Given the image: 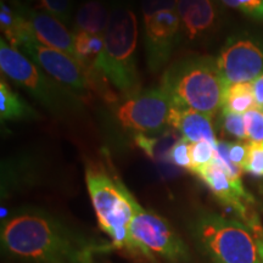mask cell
<instances>
[{
    "label": "cell",
    "mask_w": 263,
    "mask_h": 263,
    "mask_svg": "<svg viewBox=\"0 0 263 263\" xmlns=\"http://www.w3.org/2000/svg\"><path fill=\"white\" fill-rule=\"evenodd\" d=\"M168 126L182 134L183 138L190 143H199V141H210L217 144L215 128H213L212 117L192 108L184 107H171Z\"/></svg>",
    "instance_id": "5bb4252c"
},
{
    "label": "cell",
    "mask_w": 263,
    "mask_h": 263,
    "mask_svg": "<svg viewBox=\"0 0 263 263\" xmlns=\"http://www.w3.org/2000/svg\"><path fill=\"white\" fill-rule=\"evenodd\" d=\"M242 170L252 176L263 177V143H249V153Z\"/></svg>",
    "instance_id": "d4e9b609"
},
{
    "label": "cell",
    "mask_w": 263,
    "mask_h": 263,
    "mask_svg": "<svg viewBox=\"0 0 263 263\" xmlns=\"http://www.w3.org/2000/svg\"><path fill=\"white\" fill-rule=\"evenodd\" d=\"M221 126L222 129L224 130L227 134H229V136L238 138L240 140L248 139L244 115L229 112V111L222 110Z\"/></svg>",
    "instance_id": "7402d4cb"
},
{
    "label": "cell",
    "mask_w": 263,
    "mask_h": 263,
    "mask_svg": "<svg viewBox=\"0 0 263 263\" xmlns=\"http://www.w3.org/2000/svg\"><path fill=\"white\" fill-rule=\"evenodd\" d=\"M29 2L60 20L62 24L70 25L72 22V10H73L72 0H29Z\"/></svg>",
    "instance_id": "ffe728a7"
},
{
    "label": "cell",
    "mask_w": 263,
    "mask_h": 263,
    "mask_svg": "<svg viewBox=\"0 0 263 263\" xmlns=\"http://www.w3.org/2000/svg\"><path fill=\"white\" fill-rule=\"evenodd\" d=\"M252 89L258 110L263 111V73L252 82Z\"/></svg>",
    "instance_id": "f1b7e54d"
},
{
    "label": "cell",
    "mask_w": 263,
    "mask_h": 263,
    "mask_svg": "<svg viewBox=\"0 0 263 263\" xmlns=\"http://www.w3.org/2000/svg\"><path fill=\"white\" fill-rule=\"evenodd\" d=\"M144 45L150 70L160 71L168 64L179 42L182 24L177 9L143 12Z\"/></svg>",
    "instance_id": "30bf717a"
},
{
    "label": "cell",
    "mask_w": 263,
    "mask_h": 263,
    "mask_svg": "<svg viewBox=\"0 0 263 263\" xmlns=\"http://www.w3.org/2000/svg\"><path fill=\"white\" fill-rule=\"evenodd\" d=\"M73 34L77 61L81 66L95 65L105 48L104 35L91 34L87 32H76Z\"/></svg>",
    "instance_id": "d6986e66"
},
{
    "label": "cell",
    "mask_w": 263,
    "mask_h": 263,
    "mask_svg": "<svg viewBox=\"0 0 263 263\" xmlns=\"http://www.w3.org/2000/svg\"><path fill=\"white\" fill-rule=\"evenodd\" d=\"M160 88L172 106L192 108L213 117L222 108L227 85L217 68L216 59L188 55L168 66Z\"/></svg>",
    "instance_id": "7a4b0ae2"
},
{
    "label": "cell",
    "mask_w": 263,
    "mask_h": 263,
    "mask_svg": "<svg viewBox=\"0 0 263 263\" xmlns=\"http://www.w3.org/2000/svg\"><path fill=\"white\" fill-rule=\"evenodd\" d=\"M15 49L21 51L51 78L80 95L84 101L90 98L89 82L76 59L57 49L43 45L33 32L26 34Z\"/></svg>",
    "instance_id": "ba28073f"
},
{
    "label": "cell",
    "mask_w": 263,
    "mask_h": 263,
    "mask_svg": "<svg viewBox=\"0 0 263 263\" xmlns=\"http://www.w3.org/2000/svg\"><path fill=\"white\" fill-rule=\"evenodd\" d=\"M190 141L180 138L177 144L171 149L167 160L176 166L192 171V157H190Z\"/></svg>",
    "instance_id": "484cf974"
},
{
    "label": "cell",
    "mask_w": 263,
    "mask_h": 263,
    "mask_svg": "<svg viewBox=\"0 0 263 263\" xmlns=\"http://www.w3.org/2000/svg\"><path fill=\"white\" fill-rule=\"evenodd\" d=\"M0 68L3 76L24 88L52 115L64 118L83 110L84 100L80 95L45 74L4 38L0 41Z\"/></svg>",
    "instance_id": "277c9868"
},
{
    "label": "cell",
    "mask_w": 263,
    "mask_h": 263,
    "mask_svg": "<svg viewBox=\"0 0 263 263\" xmlns=\"http://www.w3.org/2000/svg\"><path fill=\"white\" fill-rule=\"evenodd\" d=\"M228 8L241 11L256 21H263V0H221Z\"/></svg>",
    "instance_id": "cb8c5ba5"
},
{
    "label": "cell",
    "mask_w": 263,
    "mask_h": 263,
    "mask_svg": "<svg viewBox=\"0 0 263 263\" xmlns=\"http://www.w3.org/2000/svg\"><path fill=\"white\" fill-rule=\"evenodd\" d=\"M85 180L99 226L112 240V245L133 255H140L129 233L137 200L120 180L100 168L89 167Z\"/></svg>",
    "instance_id": "5b68a950"
},
{
    "label": "cell",
    "mask_w": 263,
    "mask_h": 263,
    "mask_svg": "<svg viewBox=\"0 0 263 263\" xmlns=\"http://www.w3.org/2000/svg\"><path fill=\"white\" fill-rule=\"evenodd\" d=\"M256 236V240H257L258 245V252H259V262L263 263V228L258 230L257 233H254Z\"/></svg>",
    "instance_id": "f546056e"
},
{
    "label": "cell",
    "mask_w": 263,
    "mask_h": 263,
    "mask_svg": "<svg viewBox=\"0 0 263 263\" xmlns=\"http://www.w3.org/2000/svg\"><path fill=\"white\" fill-rule=\"evenodd\" d=\"M5 2H10V4L14 5L24 14L31 25L35 38L43 45L60 50L77 60L74 50V34L68 31L60 20L45 11L29 8L21 0H5Z\"/></svg>",
    "instance_id": "7c38bea8"
},
{
    "label": "cell",
    "mask_w": 263,
    "mask_h": 263,
    "mask_svg": "<svg viewBox=\"0 0 263 263\" xmlns=\"http://www.w3.org/2000/svg\"><path fill=\"white\" fill-rule=\"evenodd\" d=\"M257 108L252 83H235L226 88L221 110L245 115Z\"/></svg>",
    "instance_id": "ac0fdd59"
},
{
    "label": "cell",
    "mask_w": 263,
    "mask_h": 263,
    "mask_svg": "<svg viewBox=\"0 0 263 263\" xmlns=\"http://www.w3.org/2000/svg\"><path fill=\"white\" fill-rule=\"evenodd\" d=\"M110 12L103 0H85L76 12L72 33L87 32L105 35L110 21Z\"/></svg>",
    "instance_id": "9a60e30c"
},
{
    "label": "cell",
    "mask_w": 263,
    "mask_h": 263,
    "mask_svg": "<svg viewBox=\"0 0 263 263\" xmlns=\"http://www.w3.org/2000/svg\"><path fill=\"white\" fill-rule=\"evenodd\" d=\"M216 144L210 141H199L190 144V157H192V172L197 173L200 170L211 163L215 159Z\"/></svg>",
    "instance_id": "44dd1931"
},
{
    "label": "cell",
    "mask_w": 263,
    "mask_h": 263,
    "mask_svg": "<svg viewBox=\"0 0 263 263\" xmlns=\"http://www.w3.org/2000/svg\"><path fill=\"white\" fill-rule=\"evenodd\" d=\"M216 64L227 87L252 83L263 73V45L250 37L230 38L219 51Z\"/></svg>",
    "instance_id": "8fae6325"
},
{
    "label": "cell",
    "mask_w": 263,
    "mask_h": 263,
    "mask_svg": "<svg viewBox=\"0 0 263 263\" xmlns=\"http://www.w3.org/2000/svg\"><path fill=\"white\" fill-rule=\"evenodd\" d=\"M228 151L232 162L242 170L246 157H248L249 143L245 144L241 141H230L228 144Z\"/></svg>",
    "instance_id": "4316f807"
},
{
    "label": "cell",
    "mask_w": 263,
    "mask_h": 263,
    "mask_svg": "<svg viewBox=\"0 0 263 263\" xmlns=\"http://www.w3.org/2000/svg\"><path fill=\"white\" fill-rule=\"evenodd\" d=\"M2 242L10 255L28 263H93L101 251L39 211L20 212L3 223Z\"/></svg>",
    "instance_id": "6da1fadb"
},
{
    "label": "cell",
    "mask_w": 263,
    "mask_h": 263,
    "mask_svg": "<svg viewBox=\"0 0 263 263\" xmlns=\"http://www.w3.org/2000/svg\"><path fill=\"white\" fill-rule=\"evenodd\" d=\"M177 11L182 31L190 41H196L211 32L219 17L216 0H178Z\"/></svg>",
    "instance_id": "4fadbf2b"
},
{
    "label": "cell",
    "mask_w": 263,
    "mask_h": 263,
    "mask_svg": "<svg viewBox=\"0 0 263 263\" xmlns=\"http://www.w3.org/2000/svg\"><path fill=\"white\" fill-rule=\"evenodd\" d=\"M178 0H141V11L150 12L161 9H177Z\"/></svg>",
    "instance_id": "83f0119b"
},
{
    "label": "cell",
    "mask_w": 263,
    "mask_h": 263,
    "mask_svg": "<svg viewBox=\"0 0 263 263\" xmlns=\"http://www.w3.org/2000/svg\"><path fill=\"white\" fill-rule=\"evenodd\" d=\"M179 132H177L173 128H166L162 132L153 134L146 133H137L134 137V143L140 147L146 155H149L153 159H166L168 156L170 151L176 145L177 141L180 138Z\"/></svg>",
    "instance_id": "e0dca14e"
},
{
    "label": "cell",
    "mask_w": 263,
    "mask_h": 263,
    "mask_svg": "<svg viewBox=\"0 0 263 263\" xmlns=\"http://www.w3.org/2000/svg\"><path fill=\"white\" fill-rule=\"evenodd\" d=\"M171 107L172 104L166 93L155 88L126 99L117 108V118L124 128L138 133H159L168 126Z\"/></svg>",
    "instance_id": "9c48e42d"
},
{
    "label": "cell",
    "mask_w": 263,
    "mask_h": 263,
    "mask_svg": "<svg viewBox=\"0 0 263 263\" xmlns=\"http://www.w3.org/2000/svg\"><path fill=\"white\" fill-rule=\"evenodd\" d=\"M129 233L134 245L144 257L153 259L154 255H157L172 262L188 258L185 246L168 223L156 213L146 211L138 202L134 205Z\"/></svg>",
    "instance_id": "52a82bcc"
},
{
    "label": "cell",
    "mask_w": 263,
    "mask_h": 263,
    "mask_svg": "<svg viewBox=\"0 0 263 263\" xmlns=\"http://www.w3.org/2000/svg\"><path fill=\"white\" fill-rule=\"evenodd\" d=\"M194 232L215 263H261L254 232L241 221L203 213Z\"/></svg>",
    "instance_id": "8992f818"
},
{
    "label": "cell",
    "mask_w": 263,
    "mask_h": 263,
    "mask_svg": "<svg viewBox=\"0 0 263 263\" xmlns=\"http://www.w3.org/2000/svg\"><path fill=\"white\" fill-rule=\"evenodd\" d=\"M249 143H263V111L255 108L244 115Z\"/></svg>",
    "instance_id": "603a6c76"
},
{
    "label": "cell",
    "mask_w": 263,
    "mask_h": 263,
    "mask_svg": "<svg viewBox=\"0 0 263 263\" xmlns=\"http://www.w3.org/2000/svg\"><path fill=\"white\" fill-rule=\"evenodd\" d=\"M104 38L105 48L95 67L106 76L123 98L140 93L136 55L138 21L136 14L123 3H117L111 9Z\"/></svg>",
    "instance_id": "3957f363"
},
{
    "label": "cell",
    "mask_w": 263,
    "mask_h": 263,
    "mask_svg": "<svg viewBox=\"0 0 263 263\" xmlns=\"http://www.w3.org/2000/svg\"><path fill=\"white\" fill-rule=\"evenodd\" d=\"M38 115L17 93L10 88L2 76L0 81V118L2 121L34 120Z\"/></svg>",
    "instance_id": "2e32d148"
}]
</instances>
